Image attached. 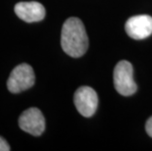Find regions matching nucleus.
<instances>
[{"instance_id": "1", "label": "nucleus", "mask_w": 152, "mask_h": 151, "mask_svg": "<svg viewBox=\"0 0 152 151\" xmlns=\"http://www.w3.org/2000/svg\"><path fill=\"white\" fill-rule=\"evenodd\" d=\"M61 46L64 52L74 58H79L86 52L88 48V37L85 26L80 19L69 18L63 24Z\"/></svg>"}, {"instance_id": "2", "label": "nucleus", "mask_w": 152, "mask_h": 151, "mask_svg": "<svg viewBox=\"0 0 152 151\" xmlns=\"http://www.w3.org/2000/svg\"><path fill=\"white\" fill-rule=\"evenodd\" d=\"M114 85L121 95L130 96L137 91V86L134 80V69L129 61L122 60L114 69Z\"/></svg>"}, {"instance_id": "3", "label": "nucleus", "mask_w": 152, "mask_h": 151, "mask_svg": "<svg viewBox=\"0 0 152 151\" xmlns=\"http://www.w3.org/2000/svg\"><path fill=\"white\" fill-rule=\"evenodd\" d=\"M34 69L28 64L23 63L15 67L7 81V88L12 93H20L34 85Z\"/></svg>"}, {"instance_id": "4", "label": "nucleus", "mask_w": 152, "mask_h": 151, "mask_svg": "<svg viewBox=\"0 0 152 151\" xmlns=\"http://www.w3.org/2000/svg\"><path fill=\"white\" fill-rule=\"evenodd\" d=\"M74 103L82 116L91 117L94 115L98 106L97 93L89 86H80L75 92Z\"/></svg>"}, {"instance_id": "5", "label": "nucleus", "mask_w": 152, "mask_h": 151, "mask_svg": "<svg viewBox=\"0 0 152 151\" xmlns=\"http://www.w3.org/2000/svg\"><path fill=\"white\" fill-rule=\"evenodd\" d=\"M19 126L26 133L34 136H39L45 130V120L38 108L27 109L19 118Z\"/></svg>"}, {"instance_id": "6", "label": "nucleus", "mask_w": 152, "mask_h": 151, "mask_svg": "<svg viewBox=\"0 0 152 151\" xmlns=\"http://www.w3.org/2000/svg\"><path fill=\"white\" fill-rule=\"evenodd\" d=\"M128 35L134 39H144L152 34V17L137 15L131 17L125 26Z\"/></svg>"}, {"instance_id": "7", "label": "nucleus", "mask_w": 152, "mask_h": 151, "mask_svg": "<svg viewBox=\"0 0 152 151\" xmlns=\"http://www.w3.org/2000/svg\"><path fill=\"white\" fill-rule=\"evenodd\" d=\"M15 13L19 18L27 23L42 21L45 17V8L39 2H19L15 5Z\"/></svg>"}, {"instance_id": "8", "label": "nucleus", "mask_w": 152, "mask_h": 151, "mask_svg": "<svg viewBox=\"0 0 152 151\" xmlns=\"http://www.w3.org/2000/svg\"><path fill=\"white\" fill-rule=\"evenodd\" d=\"M11 147L2 136H0V151H10Z\"/></svg>"}, {"instance_id": "9", "label": "nucleus", "mask_w": 152, "mask_h": 151, "mask_svg": "<svg viewBox=\"0 0 152 151\" xmlns=\"http://www.w3.org/2000/svg\"><path fill=\"white\" fill-rule=\"evenodd\" d=\"M145 130H146L148 136L152 137V116L147 120L146 125H145Z\"/></svg>"}]
</instances>
